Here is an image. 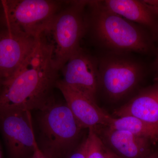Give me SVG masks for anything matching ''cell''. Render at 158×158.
Instances as JSON below:
<instances>
[{
    "label": "cell",
    "instance_id": "obj_6",
    "mask_svg": "<svg viewBox=\"0 0 158 158\" xmlns=\"http://www.w3.org/2000/svg\"><path fill=\"white\" fill-rule=\"evenodd\" d=\"M133 54L105 53L97 58L98 90L113 101L129 96L142 80L144 67Z\"/></svg>",
    "mask_w": 158,
    "mask_h": 158
},
{
    "label": "cell",
    "instance_id": "obj_11",
    "mask_svg": "<svg viewBox=\"0 0 158 158\" xmlns=\"http://www.w3.org/2000/svg\"><path fill=\"white\" fill-rule=\"evenodd\" d=\"M105 146L121 158H143L151 152L152 141L126 131L114 129L108 126L95 130Z\"/></svg>",
    "mask_w": 158,
    "mask_h": 158
},
{
    "label": "cell",
    "instance_id": "obj_19",
    "mask_svg": "<svg viewBox=\"0 0 158 158\" xmlns=\"http://www.w3.org/2000/svg\"><path fill=\"white\" fill-rule=\"evenodd\" d=\"M143 158H158V152H150Z\"/></svg>",
    "mask_w": 158,
    "mask_h": 158
},
{
    "label": "cell",
    "instance_id": "obj_4",
    "mask_svg": "<svg viewBox=\"0 0 158 158\" xmlns=\"http://www.w3.org/2000/svg\"><path fill=\"white\" fill-rule=\"evenodd\" d=\"M87 1H65L45 34L52 46V62L56 70L63 66L80 48L87 34Z\"/></svg>",
    "mask_w": 158,
    "mask_h": 158
},
{
    "label": "cell",
    "instance_id": "obj_14",
    "mask_svg": "<svg viewBox=\"0 0 158 158\" xmlns=\"http://www.w3.org/2000/svg\"><path fill=\"white\" fill-rule=\"evenodd\" d=\"M109 127L126 131L135 135L147 138L155 143L158 141V124L150 123L133 116L113 118Z\"/></svg>",
    "mask_w": 158,
    "mask_h": 158
},
{
    "label": "cell",
    "instance_id": "obj_5",
    "mask_svg": "<svg viewBox=\"0 0 158 158\" xmlns=\"http://www.w3.org/2000/svg\"><path fill=\"white\" fill-rule=\"evenodd\" d=\"M65 2L55 0L0 1L1 27L37 38L47 31Z\"/></svg>",
    "mask_w": 158,
    "mask_h": 158
},
{
    "label": "cell",
    "instance_id": "obj_21",
    "mask_svg": "<svg viewBox=\"0 0 158 158\" xmlns=\"http://www.w3.org/2000/svg\"><path fill=\"white\" fill-rule=\"evenodd\" d=\"M0 158H3L2 152V148H1V145H0Z\"/></svg>",
    "mask_w": 158,
    "mask_h": 158
},
{
    "label": "cell",
    "instance_id": "obj_12",
    "mask_svg": "<svg viewBox=\"0 0 158 158\" xmlns=\"http://www.w3.org/2000/svg\"><path fill=\"white\" fill-rule=\"evenodd\" d=\"M114 114L118 117L135 116L158 124V81L139 90L126 103L115 110Z\"/></svg>",
    "mask_w": 158,
    "mask_h": 158
},
{
    "label": "cell",
    "instance_id": "obj_16",
    "mask_svg": "<svg viewBox=\"0 0 158 158\" xmlns=\"http://www.w3.org/2000/svg\"><path fill=\"white\" fill-rule=\"evenodd\" d=\"M86 138L71 152L67 158H85Z\"/></svg>",
    "mask_w": 158,
    "mask_h": 158
},
{
    "label": "cell",
    "instance_id": "obj_18",
    "mask_svg": "<svg viewBox=\"0 0 158 158\" xmlns=\"http://www.w3.org/2000/svg\"><path fill=\"white\" fill-rule=\"evenodd\" d=\"M106 158H119L114 155L113 153L110 151L106 147Z\"/></svg>",
    "mask_w": 158,
    "mask_h": 158
},
{
    "label": "cell",
    "instance_id": "obj_13",
    "mask_svg": "<svg viewBox=\"0 0 158 158\" xmlns=\"http://www.w3.org/2000/svg\"><path fill=\"white\" fill-rule=\"evenodd\" d=\"M103 4L110 11L140 26L158 29V16L145 1L106 0Z\"/></svg>",
    "mask_w": 158,
    "mask_h": 158
},
{
    "label": "cell",
    "instance_id": "obj_9",
    "mask_svg": "<svg viewBox=\"0 0 158 158\" xmlns=\"http://www.w3.org/2000/svg\"><path fill=\"white\" fill-rule=\"evenodd\" d=\"M40 37H30L15 30L0 28V77L4 81L23 64Z\"/></svg>",
    "mask_w": 158,
    "mask_h": 158
},
{
    "label": "cell",
    "instance_id": "obj_7",
    "mask_svg": "<svg viewBox=\"0 0 158 158\" xmlns=\"http://www.w3.org/2000/svg\"><path fill=\"white\" fill-rule=\"evenodd\" d=\"M0 129L11 158L32 157L38 145L31 111L15 110L1 114Z\"/></svg>",
    "mask_w": 158,
    "mask_h": 158
},
{
    "label": "cell",
    "instance_id": "obj_1",
    "mask_svg": "<svg viewBox=\"0 0 158 158\" xmlns=\"http://www.w3.org/2000/svg\"><path fill=\"white\" fill-rule=\"evenodd\" d=\"M59 71L52 62V46L44 34L0 90V115L15 110H42L53 99Z\"/></svg>",
    "mask_w": 158,
    "mask_h": 158
},
{
    "label": "cell",
    "instance_id": "obj_20",
    "mask_svg": "<svg viewBox=\"0 0 158 158\" xmlns=\"http://www.w3.org/2000/svg\"><path fill=\"white\" fill-rule=\"evenodd\" d=\"M3 82H4V80L0 77V90H1Z\"/></svg>",
    "mask_w": 158,
    "mask_h": 158
},
{
    "label": "cell",
    "instance_id": "obj_22",
    "mask_svg": "<svg viewBox=\"0 0 158 158\" xmlns=\"http://www.w3.org/2000/svg\"><path fill=\"white\" fill-rule=\"evenodd\" d=\"M157 65H158V61H157Z\"/></svg>",
    "mask_w": 158,
    "mask_h": 158
},
{
    "label": "cell",
    "instance_id": "obj_2",
    "mask_svg": "<svg viewBox=\"0 0 158 158\" xmlns=\"http://www.w3.org/2000/svg\"><path fill=\"white\" fill-rule=\"evenodd\" d=\"M87 33L105 53H144L151 48L141 26L110 11L102 1H87Z\"/></svg>",
    "mask_w": 158,
    "mask_h": 158
},
{
    "label": "cell",
    "instance_id": "obj_8",
    "mask_svg": "<svg viewBox=\"0 0 158 158\" xmlns=\"http://www.w3.org/2000/svg\"><path fill=\"white\" fill-rule=\"evenodd\" d=\"M65 85L96 102L98 91V58L81 47L70 57L61 69Z\"/></svg>",
    "mask_w": 158,
    "mask_h": 158
},
{
    "label": "cell",
    "instance_id": "obj_10",
    "mask_svg": "<svg viewBox=\"0 0 158 158\" xmlns=\"http://www.w3.org/2000/svg\"><path fill=\"white\" fill-rule=\"evenodd\" d=\"M56 88L61 91L68 107L84 129L95 130L110 124L113 117L88 97L69 87L60 79L57 81Z\"/></svg>",
    "mask_w": 158,
    "mask_h": 158
},
{
    "label": "cell",
    "instance_id": "obj_3",
    "mask_svg": "<svg viewBox=\"0 0 158 158\" xmlns=\"http://www.w3.org/2000/svg\"><path fill=\"white\" fill-rule=\"evenodd\" d=\"M39 111L37 118L40 149L50 158L71 152L84 129L65 101L53 99Z\"/></svg>",
    "mask_w": 158,
    "mask_h": 158
},
{
    "label": "cell",
    "instance_id": "obj_15",
    "mask_svg": "<svg viewBox=\"0 0 158 158\" xmlns=\"http://www.w3.org/2000/svg\"><path fill=\"white\" fill-rule=\"evenodd\" d=\"M106 147L93 128L88 129L86 138L85 158H106Z\"/></svg>",
    "mask_w": 158,
    "mask_h": 158
},
{
    "label": "cell",
    "instance_id": "obj_17",
    "mask_svg": "<svg viewBox=\"0 0 158 158\" xmlns=\"http://www.w3.org/2000/svg\"><path fill=\"white\" fill-rule=\"evenodd\" d=\"M31 158H50L44 154L40 149L39 146L37 147Z\"/></svg>",
    "mask_w": 158,
    "mask_h": 158
}]
</instances>
